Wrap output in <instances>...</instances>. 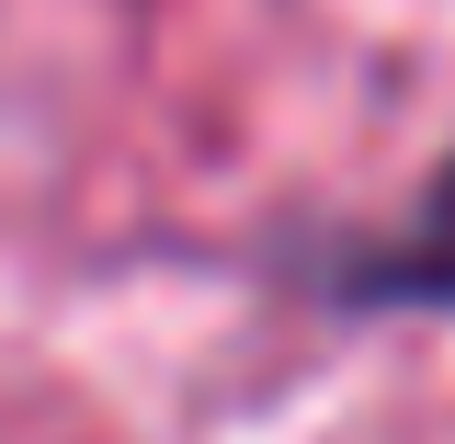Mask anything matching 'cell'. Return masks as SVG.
I'll use <instances>...</instances> for the list:
<instances>
[{"instance_id": "1", "label": "cell", "mask_w": 455, "mask_h": 444, "mask_svg": "<svg viewBox=\"0 0 455 444\" xmlns=\"http://www.w3.org/2000/svg\"><path fill=\"white\" fill-rule=\"evenodd\" d=\"M387 285H410V296H455V171H444V194H433V228H421V251H410Z\"/></svg>"}]
</instances>
